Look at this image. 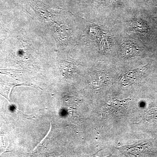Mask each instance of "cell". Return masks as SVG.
Returning <instances> with one entry per match:
<instances>
[{
	"label": "cell",
	"instance_id": "cell-3",
	"mask_svg": "<svg viewBox=\"0 0 157 157\" xmlns=\"http://www.w3.org/2000/svg\"><path fill=\"white\" fill-rule=\"evenodd\" d=\"M93 74V83L98 86H103L109 80V76L103 70H98Z\"/></svg>",
	"mask_w": 157,
	"mask_h": 157
},
{
	"label": "cell",
	"instance_id": "cell-2",
	"mask_svg": "<svg viewBox=\"0 0 157 157\" xmlns=\"http://www.w3.org/2000/svg\"><path fill=\"white\" fill-rule=\"evenodd\" d=\"M148 65L128 71L121 78V83L124 85L136 84L141 81L146 76Z\"/></svg>",
	"mask_w": 157,
	"mask_h": 157
},
{
	"label": "cell",
	"instance_id": "cell-4",
	"mask_svg": "<svg viewBox=\"0 0 157 157\" xmlns=\"http://www.w3.org/2000/svg\"><path fill=\"white\" fill-rule=\"evenodd\" d=\"M145 1L147 4H150L151 6L157 7V0H145Z\"/></svg>",
	"mask_w": 157,
	"mask_h": 157
},
{
	"label": "cell",
	"instance_id": "cell-1",
	"mask_svg": "<svg viewBox=\"0 0 157 157\" xmlns=\"http://www.w3.org/2000/svg\"><path fill=\"white\" fill-rule=\"evenodd\" d=\"M144 51L145 49L141 41L121 30L116 56L129 60L141 56Z\"/></svg>",
	"mask_w": 157,
	"mask_h": 157
}]
</instances>
